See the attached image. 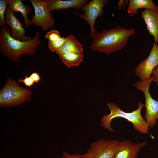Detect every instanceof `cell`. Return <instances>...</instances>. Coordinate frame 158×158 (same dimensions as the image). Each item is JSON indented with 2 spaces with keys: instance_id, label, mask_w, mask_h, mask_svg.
<instances>
[{
  "instance_id": "6da1fadb",
  "label": "cell",
  "mask_w": 158,
  "mask_h": 158,
  "mask_svg": "<svg viewBox=\"0 0 158 158\" xmlns=\"http://www.w3.org/2000/svg\"><path fill=\"white\" fill-rule=\"evenodd\" d=\"M133 28L129 29L120 26L103 30L93 39L90 49L100 53L109 54L123 48L130 37L135 34Z\"/></svg>"
},
{
  "instance_id": "7a4b0ae2",
  "label": "cell",
  "mask_w": 158,
  "mask_h": 158,
  "mask_svg": "<svg viewBox=\"0 0 158 158\" xmlns=\"http://www.w3.org/2000/svg\"><path fill=\"white\" fill-rule=\"evenodd\" d=\"M11 34L8 25L1 28L0 50L3 55L14 62L19 61L22 55H32L41 44L39 31L37 32L32 40L26 42L16 40L11 36Z\"/></svg>"
},
{
  "instance_id": "3957f363",
  "label": "cell",
  "mask_w": 158,
  "mask_h": 158,
  "mask_svg": "<svg viewBox=\"0 0 158 158\" xmlns=\"http://www.w3.org/2000/svg\"><path fill=\"white\" fill-rule=\"evenodd\" d=\"M107 105L110 113L102 116L100 118V123L104 128L110 132H115L111 125L113 119L116 118H121L125 119L133 124L134 129L143 134H149V127L145 119L142 116L141 111L144 104L141 102H138V108L132 112H127L122 110L116 104L108 102Z\"/></svg>"
},
{
  "instance_id": "277c9868",
  "label": "cell",
  "mask_w": 158,
  "mask_h": 158,
  "mask_svg": "<svg viewBox=\"0 0 158 158\" xmlns=\"http://www.w3.org/2000/svg\"><path fill=\"white\" fill-rule=\"evenodd\" d=\"M30 91L20 86L18 82L9 78L0 92V105L2 107H14L30 101Z\"/></svg>"
},
{
  "instance_id": "5b68a950",
  "label": "cell",
  "mask_w": 158,
  "mask_h": 158,
  "mask_svg": "<svg viewBox=\"0 0 158 158\" xmlns=\"http://www.w3.org/2000/svg\"><path fill=\"white\" fill-rule=\"evenodd\" d=\"M153 78L152 76L147 80H138L133 85L135 89L142 91L144 95L145 102L144 104L146 109L145 119L149 128H151L155 126L157 120L158 121V101L152 98L149 91L150 86Z\"/></svg>"
},
{
  "instance_id": "8992f818",
  "label": "cell",
  "mask_w": 158,
  "mask_h": 158,
  "mask_svg": "<svg viewBox=\"0 0 158 158\" xmlns=\"http://www.w3.org/2000/svg\"><path fill=\"white\" fill-rule=\"evenodd\" d=\"M118 140L101 138L92 142L81 158H114L119 147Z\"/></svg>"
},
{
  "instance_id": "52a82bcc",
  "label": "cell",
  "mask_w": 158,
  "mask_h": 158,
  "mask_svg": "<svg viewBox=\"0 0 158 158\" xmlns=\"http://www.w3.org/2000/svg\"><path fill=\"white\" fill-rule=\"evenodd\" d=\"M109 1L107 0H92L87 3L81 9L84 12V13L80 14L74 11V14L85 20L89 25L90 28V37L93 39L98 33L94 26L96 18L98 16L104 14V6Z\"/></svg>"
},
{
  "instance_id": "ba28073f",
  "label": "cell",
  "mask_w": 158,
  "mask_h": 158,
  "mask_svg": "<svg viewBox=\"0 0 158 158\" xmlns=\"http://www.w3.org/2000/svg\"><path fill=\"white\" fill-rule=\"evenodd\" d=\"M33 7L34 15L32 19V24L41 26L46 31L53 27L54 19L52 14L48 10L46 0H30Z\"/></svg>"
},
{
  "instance_id": "9c48e42d",
  "label": "cell",
  "mask_w": 158,
  "mask_h": 158,
  "mask_svg": "<svg viewBox=\"0 0 158 158\" xmlns=\"http://www.w3.org/2000/svg\"><path fill=\"white\" fill-rule=\"evenodd\" d=\"M158 65V44L154 43L148 56L139 63L135 71L141 80L149 79L155 67Z\"/></svg>"
},
{
  "instance_id": "30bf717a",
  "label": "cell",
  "mask_w": 158,
  "mask_h": 158,
  "mask_svg": "<svg viewBox=\"0 0 158 158\" xmlns=\"http://www.w3.org/2000/svg\"><path fill=\"white\" fill-rule=\"evenodd\" d=\"M6 24L10 27L12 30L11 36L14 39L23 42H26L32 39L31 37L25 35L26 31L23 25L14 15L13 12L8 7L5 13Z\"/></svg>"
},
{
  "instance_id": "8fae6325",
  "label": "cell",
  "mask_w": 158,
  "mask_h": 158,
  "mask_svg": "<svg viewBox=\"0 0 158 158\" xmlns=\"http://www.w3.org/2000/svg\"><path fill=\"white\" fill-rule=\"evenodd\" d=\"M147 141L134 142L125 140L120 142L118 149L114 158H138L139 153L147 143Z\"/></svg>"
},
{
  "instance_id": "7c38bea8",
  "label": "cell",
  "mask_w": 158,
  "mask_h": 158,
  "mask_svg": "<svg viewBox=\"0 0 158 158\" xmlns=\"http://www.w3.org/2000/svg\"><path fill=\"white\" fill-rule=\"evenodd\" d=\"M141 15L149 33L153 37L154 43L158 44V10L145 9Z\"/></svg>"
},
{
  "instance_id": "4fadbf2b",
  "label": "cell",
  "mask_w": 158,
  "mask_h": 158,
  "mask_svg": "<svg viewBox=\"0 0 158 158\" xmlns=\"http://www.w3.org/2000/svg\"><path fill=\"white\" fill-rule=\"evenodd\" d=\"M47 7L50 12L54 10L73 8L81 9L87 4V0H46Z\"/></svg>"
},
{
  "instance_id": "5bb4252c",
  "label": "cell",
  "mask_w": 158,
  "mask_h": 158,
  "mask_svg": "<svg viewBox=\"0 0 158 158\" xmlns=\"http://www.w3.org/2000/svg\"><path fill=\"white\" fill-rule=\"evenodd\" d=\"M8 7L14 14L20 13L23 16L24 23L23 25L28 28L32 24L31 20L28 18V14L31 12V9L28 5L24 4L21 0H8Z\"/></svg>"
},
{
  "instance_id": "9a60e30c",
  "label": "cell",
  "mask_w": 158,
  "mask_h": 158,
  "mask_svg": "<svg viewBox=\"0 0 158 158\" xmlns=\"http://www.w3.org/2000/svg\"><path fill=\"white\" fill-rule=\"evenodd\" d=\"M66 40L62 46L56 53L59 55L66 53H83V49L81 44L74 36L71 34L66 37Z\"/></svg>"
},
{
  "instance_id": "2e32d148",
  "label": "cell",
  "mask_w": 158,
  "mask_h": 158,
  "mask_svg": "<svg viewBox=\"0 0 158 158\" xmlns=\"http://www.w3.org/2000/svg\"><path fill=\"white\" fill-rule=\"evenodd\" d=\"M141 8L158 10V7L152 0H130L127 12L130 16L133 17Z\"/></svg>"
},
{
  "instance_id": "e0dca14e",
  "label": "cell",
  "mask_w": 158,
  "mask_h": 158,
  "mask_svg": "<svg viewBox=\"0 0 158 158\" xmlns=\"http://www.w3.org/2000/svg\"><path fill=\"white\" fill-rule=\"evenodd\" d=\"M59 58L68 68L78 66L83 60V53H66L59 55Z\"/></svg>"
},
{
  "instance_id": "ac0fdd59",
  "label": "cell",
  "mask_w": 158,
  "mask_h": 158,
  "mask_svg": "<svg viewBox=\"0 0 158 158\" xmlns=\"http://www.w3.org/2000/svg\"><path fill=\"white\" fill-rule=\"evenodd\" d=\"M8 0H0V26L3 27L6 24L5 13L8 7Z\"/></svg>"
},
{
  "instance_id": "d6986e66",
  "label": "cell",
  "mask_w": 158,
  "mask_h": 158,
  "mask_svg": "<svg viewBox=\"0 0 158 158\" xmlns=\"http://www.w3.org/2000/svg\"><path fill=\"white\" fill-rule=\"evenodd\" d=\"M66 40V37H61L58 40L54 42H48V47L50 50L56 51L61 48L64 43Z\"/></svg>"
},
{
  "instance_id": "ffe728a7",
  "label": "cell",
  "mask_w": 158,
  "mask_h": 158,
  "mask_svg": "<svg viewBox=\"0 0 158 158\" xmlns=\"http://www.w3.org/2000/svg\"><path fill=\"white\" fill-rule=\"evenodd\" d=\"M45 38L48 40V42H54L60 38L61 37L59 32L55 29L48 32L46 34Z\"/></svg>"
},
{
  "instance_id": "44dd1931",
  "label": "cell",
  "mask_w": 158,
  "mask_h": 158,
  "mask_svg": "<svg viewBox=\"0 0 158 158\" xmlns=\"http://www.w3.org/2000/svg\"><path fill=\"white\" fill-rule=\"evenodd\" d=\"M18 81L20 82L23 83L26 86L28 87L32 86L34 83V81L30 76H26L23 79H19Z\"/></svg>"
},
{
  "instance_id": "7402d4cb",
  "label": "cell",
  "mask_w": 158,
  "mask_h": 158,
  "mask_svg": "<svg viewBox=\"0 0 158 158\" xmlns=\"http://www.w3.org/2000/svg\"><path fill=\"white\" fill-rule=\"evenodd\" d=\"M82 157V154L77 153L71 154L64 151L63 152L62 155L59 158H81Z\"/></svg>"
},
{
  "instance_id": "603a6c76",
  "label": "cell",
  "mask_w": 158,
  "mask_h": 158,
  "mask_svg": "<svg viewBox=\"0 0 158 158\" xmlns=\"http://www.w3.org/2000/svg\"><path fill=\"white\" fill-rule=\"evenodd\" d=\"M152 73L154 77L153 82H156L157 84L158 85V65L154 68Z\"/></svg>"
},
{
  "instance_id": "cb8c5ba5",
  "label": "cell",
  "mask_w": 158,
  "mask_h": 158,
  "mask_svg": "<svg viewBox=\"0 0 158 158\" xmlns=\"http://www.w3.org/2000/svg\"><path fill=\"white\" fill-rule=\"evenodd\" d=\"M30 76L33 80L34 82H38L41 79V78L39 74L37 72H34L32 73Z\"/></svg>"
},
{
  "instance_id": "d4e9b609",
  "label": "cell",
  "mask_w": 158,
  "mask_h": 158,
  "mask_svg": "<svg viewBox=\"0 0 158 158\" xmlns=\"http://www.w3.org/2000/svg\"></svg>"
}]
</instances>
